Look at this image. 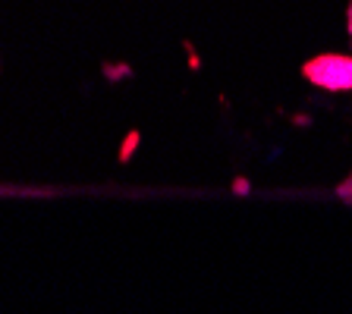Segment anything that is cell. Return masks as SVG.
Masks as SVG:
<instances>
[{"label": "cell", "mask_w": 352, "mask_h": 314, "mask_svg": "<svg viewBox=\"0 0 352 314\" xmlns=\"http://www.w3.org/2000/svg\"><path fill=\"white\" fill-rule=\"evenodd\" d=\"M302 76L324 91H352V57L324 54V57L308 60L302 66Z\"/></svg>", "instance_id": "obj_1"}, {"label": "cell", "mask_w": 352, "mask_h": 314, "mask_svg": "<svg viewBox=\"0 0 352 314\" xmlns=\"http://www.w3.org/2000/svg\"><path fill=\"white\" fill-rule=\"evenodd\" d=\"M340 195H343L346 201H352V179H346V183L340 186Z\"/></svg>", "instance_id": "obj_2"}, {"label": "cell", "mask_w": 352, "mask_h": 314, "mask_svg": "<svg viewBox=\"0 0 352 314\" xmlns=\"http://www.w3.org/2000/svg\"><path fill=\"white\" fill-rule=\"evenodd\" d=\"M346 29H349V38H352V3H349V10H346Z\"/></svg>", "instance_id": "obj_3"}]
</instances>
